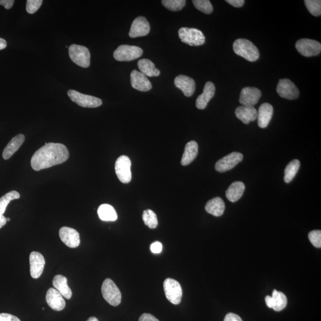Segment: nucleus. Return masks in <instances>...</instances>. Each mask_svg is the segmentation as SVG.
Segmentation results:
<instances>
[{
	"label": "nucleus",
	"mask_w": 321,
	"mask_h": 321,
	"mask_svg": "<svg viewBox=\"0 0 321 321\" xmlns=\"http://www.w3.org/2000/svg\"><path fill=\"white\" fill-rule=\"evenodd\" d=\"M69 158V150L65 145L58 143H46L34 153L30 160L31 167L34 170L38 172L61 165Z\"/></svg>",
	"instance_id": "1"
},
{
	"label": "nucleus",
	"mask_w": 321,
	"mask_h": 321,
	"mask_svg": "<svg viewBox=\"0 0 321 321\" xmlns=\"http://www.w3.org/2000/svg\"><path fill=\"white\" fill-rule=\"evenodd\" d=\"M233 50L237 55L251 62L259 59L260 53L257 47L252 42L246 39H238L233 45Z\"/></svg>",
	"instance_id": "2"
},
{
	"label": "nucleus",
	"mask_w": 321,
	"mask_h": 321,
	"mask_svg": "<svg viewBox=\"0 0 321 321\" xmlns=\"http://www.w3.org/2000/svg\"><path fill=\"white\" fill-rule=\"evenodd\" d=\"M69 56L73 62L83 68H88L90 63V54L88 48L72 44L69 48Z\"/></svg>",
	"instance_id": "3"
},
{
	"label": "nucleus",
	"mask_w": 321,
	"mask_h": 321,
	"mask_svg": "<svg viewBox=\"0 0 321 321\" xmlns=\"http://www.w3.org/2000/svg\"><path fill=\"white\" fill-rule=\"evenodd\" d=\"M101 292L103 298L110 305L117 306L120 304L121 293L114 282L110 278H107L103 282Z\"/></svg>",
	"instance_id": "4"
},
{
	"label": "nucleus",
	"mask_w": 321,
	"mask_h": 321,
	"mask_svg": "<svg viewBox=\"0 0 321 321\" xmlns=\"http://www.w3.org/2000/svg\"><path fill=\"white\" fill-rule=\"evenodd\" d=\"M181 42L190 46H200L205 43V37L202 31L196 28L181 27L179 30Z\"/></svg>",
	"instance_id": "5"
},
{
	"label": "nucleus",
	"mask_w": 321,
	"mask_h": 321,
	"mask_svg": "<svg viewBox=\"0 0 321 321\" xmlns=\"http://www.w3.org/2000/svg\"><path fill=\"white\" fill-rule=\"evenodd\" d=\"M142 54L143 50L140 47L121 45L115 50L113 56L118 61H131L140 58Z\"/></svg>",
	"instance_id": "6"
},
{
	"label": "nucleus",
	"mask_w": 321,
	"mask_h": 321,
	"mask_svg": "<svg viewBox=\"0 0 321 321\" xmlns=\"http://www.w3.org/2000/svg\"><path fill=\"white\" fill-rule=\"evenodd\" d=\"M164 290L168 301L174 305L180 303L182 298V288L179 282L172 278H167L164 282Z\"/></svg>",
	"instance_id": "7"
},
{
	"label": "nucleus",
	"mask_w": 321,
	"mask_h": 321,
	"mask_svg": "<svg viewBox=\"0 0 321 321\" xmlns=\"http://www.w3.org/2000/svg\"><path fill=\"white\" fill-rule=\"evenodd\" d=\"M68 95L73 102L84 108H97L101 106L103 104L102 100L99 98L85 95L75 90H68Z\"/></svg>",
	"instance_id": "8"
},
{
	"label": "nucleus",
	"mask_w": 321,
	"mask_h": 321,
	"mask_svg": "<svg viewBox=\"0 0 321 321\" xmlns=\"http://www.w3.org/2000/svg\"><path fill=\"white\" fill-rule=\"evenodd\" d=\"M131 160L127 156L121 155L115 164V172L118 179L123 183H129L132 180Z\"/></svg>",
	"instance_id": "9"
},
{
	"label": "nucleus",
	"mask_w": 321,
	"mask_h": 321,
	"mask_svg": "<svg viewBox=\"0 0 321 321\" xmlns=\"http://www.w3.org/2000/svg\"><path fill=\"white\" fill-rule=\"evenodd\" d=\"M296 48L300 54L306 57L316 56L321 51V44L319 42L309 39L298 41Z\"/></svg>",
	"instance_id": "10"
},
{
	"label": "nucleus",
	"mask_w": 321,
	"mask_h": 321,
	"mask_svg": "<svg viewBox=\"0 0 321 321\" xmlns=\"http://www.w3.org/2000/svg\"><path fill=\"white\" fill-rule=\"evenodd\" d=\"M243 158L242 153L234 152L223 157L216 163L215 169L219 173H224L232 170Z\"/></svg>",
	"instance_id": "11"
},
{
	"label": "nucleus",
	"mask_w": 321,
	"mask_h": 321,
	"mask_svg": "<svg viewBox=\"0 0 321 321\" xmlns=\"http://www.w3.org/2000/svg\"><path fill=\"white\" fill-rule=\"evenodd\" d=\"M277 92L281 97L290 100L297 99L299 96V90L297 86L292 80L288 79L279 80Z\"/></svg>",
	"instance_id": "12"
},
{
	"label": "nucleus",
	"mask_w": 321,
	"mask_h": 321,
	"mask_svg": "<svg viewBox=\"0 0 321 321\" xmlns=\"http://www.w3.org/2000/svg\"><path fill=\"white\" fill-rule=\"evenodd\" d=\"M262 96L260 89L253 87H246L241 91L239 102L243 106L253 107Z\"/></svg>",
	"instance_id": "13"
},
{
	"label": "nucleus",
	"mask_w": 321,
	"mask_h": 321,
	"mask_svg": "<svg viewBox=\"0 0 321 321\" xmlns=\"http://www.w3.org/2000/svg\"><path fill=\"white\" fill-rule=\"evenodd\" d=\"M150 24L145 17L139 16L132 24L129 37L132 38L145 37L150 32Z\"/></svg>",
	"instance_id": "14"
},
{
	"label": "nucleus",
	"mask_w": 321,
	"mask_h": 321,
	"mask_svg": "<svg viewBox=\"0 0 321 321\" xmlns=\"http://www.w3.org/2000/svg\"><path fill=\"white\" fill-rule=\"evenodd\" d=\"M59 236L62 242L71 248H76L80 245L79 233L74 229L62 227L59 231Z\"/></svg>",
	"instance_id": "15"
},
{
	"label": "nucleus",
	"mask_w": 321,
	"mask_h": 321,
	"mask_svg": "<svg viewBox=\"0 0 321 321\" xmlns=\"http://www.w3.org/2000/svg\"><path fill=\"white\" fill-rule=\"evenodd\" d=\"M30 272L33 278H40L43 273L45 260L43 254L38 252H33L30 254Z\"/></svg>",
	"instance_id": "16"
},
{
	"label": "nucleus",
	"mask_w": 321,
	"mask_h": 321,
	"mask_svg": "<svg viewBox=\"0 0 321 321\" xmlns=\"http://www.w3.org/2000/svg\"><path fill=\"white\" fill-rule=\"evenodd\" d=\"M131 85L135 89L141 92H147L152 89V84L144 74L136 70L131 74Z\"/></svg>",
	"instance_id": "17"
},
{
	"label": "nucleus",
	"mask_w": 321,
	"mask_h": 321,
	"mask_svg": "<svg viewBox=\"0 0 321 321\" xmlns=\"http://www.w3.org/2000/svg\"><path fill=\"white\" fill-rule=\"evenodd\" d=\"M174 85L187 97L192 96L196 88L195 80L189 76L183 75L176 77L174 79Z\"/></svg>",
	"instance_id": "18"
},
{
	"label": "nucleus",
	"mask_w": 321,
	"mask_h": 321,
	"mask_svg": "<svg viewBox=\"0 0 321 321\" xmlns=\"http://www.w3.org/2000/svg\"><path fill=\"white\" fill-rule=\"evenodd\" d=\"M47 304L52 309L56 311H61L66 306V302L63 296L56 289L50 288L48 290L46 295Z\"/></svg>",
	"instance_id": "19"
},
{
	"label": "nucleus",
	"mask_w": 321,
	"mask_h": 321,
	"mask_svg": "<svg viewBox=\"0 0 321 321\" xmlns=\"http://www.w3.org/2000/svg\"><path fill=\"white\" fill-rule=\"evenodd\" d=\"M215 86L211 82L206 83L203 93L198 97L196 101V106L198 109L204 110L207 107L209 101L215 95Z\"/></svg>",
	"instance_id": "20"
},
{
	"label": "nucleus",
	"mask_w": 321,
	"mask_h": 321,
	"mask_svg": "<svg viewBox=\"0 0 321 321\" xmlns=\"http://www.w3.org/2000/svg\"><path fill=\"white\" fill-rule=\"evenodd\" d=\"M273 107L270 104L261 105L258 112V124L261 128H265L269 124L273 114Z\"/></svg>",
	"instance_id": "21"
},
{
	"label": "nucleus",
	"mask_w": 321,
	"mask_h": 321,
	"mask_svg": "<svg viewBox=\"0 0 321 321\" xmlns=\"http://www.w3.org/2000/svg\"><path fill=\"white\" fill-rule=\"evenodd\" d=\"M235 114L237 118L246 124L255 120L258 117L257 110L254 107H238L236 110Z\"/></svg>",
	"instance_id": "22"
},
{
	"label": "nucleus",
	"mask_w": 321,
	"mask_h": 321,
	"mask_svg": "<svg viewBox=\"0 0 321 321\" xmlns=\"http://www.w3.org/2000/svg\"><path fill=\"white\" fill-rule=\"evenodd\" d=\"M52 284L54 288L67 299H71L72 296V292L68 284V279L62 275H57L52 280Z\"/></svg>",
	"instance_id": "23"
},
{
	"label": "nucleus",
	"mask_w": 321,
	"mask_h": 321,
	"mask_svg": "<svg viewBox=\"0 0 321 321\" xmlns=\"http://www.w3.org/2000/svg\"><path fill=\"white\" fill-rule=\"evenodd\" d=\"M205 210L215 217H220L225 211L224 202L221 198H213L206 204Z\"/></svg>",
	"instance_id": "24"
},
{
	"label": "nucleus",
	"mask_w": 321,
	"mask_h": 321,
	"mask_svg": "<svg viewBox=\"0 0 321 321\" xmlns=\"http://www.w3.org/2000/svg\"><path fill=\"white\" fill-rule=\"evenodd\" d=\"M24 140H25V137L22 134H19L14 137L4 149L3 152V158L7 160L11 158L14 153L17 152L23 144Z\"/></svg>",
	"instance_id": "25"
},
{
	"label": "nucleus",
	"mask_w": 321,
	"mask_h": 321,
	"mask_svg": "<svg viewBox=\"0 0 321 321\" xmlns=\"http://www.w3.org/2000/svg\"><path fill=\"white\" fill-rule=\"evenodd\" d=\"M198 153V145L194 141L188 142L185 146L184 152L181 160V165L186 166L190 165L197 158Z\"/></svg>",
	"instance_id": "26"
},
{
	"label": "nucleus",
	"mask_w": 321,
	"mask_h": 321,
	"mask_svg": "<svg viewBox=\"0 0 321 321\" xmlns=\"http://www.w3.org/2000/svg\"><path fill=\"white\" fill-rule=\"evenodd\" d=\"M245 189V184L242 181H235L230 185L227 190L226 197L229 201L236 202L243 196Z\"/></svg>",
	"instance_id": "27"
},
{
	"label": "nucleus",
	"mask_w": 321,
	"mask_h": 321,
	"mask_svg": "<svg viewBox=\"0 0 321 321\" xmlns=\"http://www.w3.org/2000/svg\"><path fill=\"white\" fill-rule=\"evenodd\" d=\"M139 69L143 74L148 77L159 76L160 72L155 68L154 63L148 59H142L138 62Z\"/></svg>",
	"instance_id": "28"
},
{
	"label": "nucleus",
	"mask_w": 321,
	"mask_h": 321,
	"mask_svg": "<svg viewBox=\"0 0 321 321\" xmlns=\"http://www.w3.org/2000/svg\"><path fill=\"white\" fill-rule=\"evenodd\" d=\"M98 214L100 218L104 221H115L117 219V214L112 206L103 204L98 209Z\"/></svg>",
	"instance_id": "29"
},
{
	"label": "nucleus",
	"mask_w": 321,
	"mask_h": 321,
	"mask_svg": "<svg viewBox=\"0 0 321 321\" xmlns=\"http://www.w3.org/2000/svg\"><path fill=\"white\" fill-rule=\"evenodd\" d=\"M301 163L298 159H293L288 163L284 170V181L286 183L291 182L298 172Z\"/></svg>",
	"instance_id": "30"
},
{
	"label": "nucleus",
	"mask_w": 321,
	"mask_h": 321,
	"mask_svg": "<svg viewBox=\"0 0 321 321\" xmlns=\"http://www.w3.org/2000/svg\"><path fill=\"white\" fill-rule=\"evenodd\" d=\"M273 300V309L275 311H281L287 304V299L283 293L274 290L271 296Z\"/></svg>",
	"instance_id": "31"
},
{
	"label": "nucleus",
	"mask_w": 321,
	"mask_h": 321,
	"mask_svg": "<svg viewBox=\"0 0 321 321\" xmlns=\"http://www.w3.org/2000/svg\"><path fill=\"white\" fill-rule=\"evenodd\" d=\"M20 194L17 191L12 190L7 193L0 198V214H4L6 209L10 202L13 200H18Z\"/></svg>",
	"instance_id": "32"
},
{
	"label": "nucleus",
	"mask_w": 321,
	"mask_h": 321,
	"mask_svg": "<svg viewBox=\"0 0 321 321\" xmlns=\"http://www.w3.org/2000/svg\"><path fill=\"white\" fill-rule=\"evenodd\" d=\"M143 220L145 224L149 227L150 229H155L158 226V219L155 213L151 209H147L143 213Z\"/></svg>",
	"instance_id": "33"
},
{
	"label": "nucleus",
	"mask_w": 321,
	"mask_h": 321,
	"mask_svg": "<svg viewBox=\"0 0 321 321\" xmlns=\"http://www.w3.org/2000/svg\"><path fill=\"white\" fill-rule=\"evenodd\" d=\"M162 2L166 9L172 12L180 11L186 3L185 0H163Z\"/></svg>",
	"instance_id": "34"
},
{
	"label": "nucleus",
	"mask_w": 321,
	"mask_h": 321,
	"mask_svg": "<svg viewBox=\"0 0 321 321\" xmlns=\"http://www.w3.org/2000/svg\"><path fill=\"white\" fill-rule=\"evenodd\" d=\"M305 4L308 11L311 13L313 16H320L321 2L320 0H305Z\"/></svg>",
	"instance_id": "35"
},
{
	"label": "nucleus",
	"mask_w": 321,
	"mask_h": 321,
	"mask_svg": "<svg viewBox=\"0 0 321 321\" xmlns=\"http://www.w3.org/2000/svg\"><path fill=\"white\" fill-rule=\"evenodd\" d=\"M192 3L196 9L207 15L211 14L213 11L212 5L208 0H194Z\"/></svg>",
	"instance_id": "36"
},
{
	"label": "nucleus",
	"mask_w": 321,
	"mask_h": 321,
	"mask_svg": "<svg viewBox=\"0 0 321 321\" xmlns=\"http://www.w3.org/2000/svg\"><path fill=\"white\" fill-rule=\"evenodd\" d=\"M310 242L312 245L317 247L320 248L321 247V231L320 230H313L310 232L308 235Z\"/></svg>",
	"instance_id": "37"
},
{
	"label": "nucleus",
	"mask_w": 321,
	"mask_h": 321,
	"mask_svg": "<svg viewBox=\"0 0 321 321\" xmlns=\"http://www.w3.org/2000/svg\"><path fill=\"white\" fill-rule=\"evenodd\" d=\"M43 3V0H27L26 8L27 12L29 14L37 12Z\"/></svg>",
	"instance_id": "38"
},
{
	"label": "nucleus",
	"mask_w": 321,
	"mask_h": 321,
	"mask_svg": "<svg viewBox=\"0 0 321 321\" xmlns=\"http://www.w3.org/2000/svg\"><path fill=\"white\" fill-rule=\"evenodd\" d=\"M0 321H21L18 317L11 315V314L0 313Z\"/></svg>",
	"instance_id": "39"
},
{
	"label": "nucleus",
	"mask_w": 321,
	"mask_h": 321,
	"mask_svg": "<svg viewBox=\"0 0 321 321\" xmlns=\"http://www.w3.org/2000/svg\"><path fill=\"white\" fill-rule=\"evenodd\" d=\"M151 252L153 253L158 254L162 252L163 250L162 244L159 242H153L150 247Z\"/></svg>",
	"instance_id": "40"
},
{
	"label": "nucleus",
	"mask_w": 321,
	"mask_h": 321,
	"mask_svg": "<svg viewBox=\"0 0 321 321\" xmlns=\"http://www.w3.org/2000/svg\"><path fill=\"white\" fill-rule=\"evenodd\" d=\"M224 321H243V320L237 314L229 313L227 314Z\"/></svg>",
	"instance_id": "41"
},
{
	"label": "nucleus",
	"mask_w": 321,
	"mask_h": 321,
	"mask_svg": "<svg viewBox=\"0 0 321 321\" xmlns=\"http://www.w3.org/2000/svg\"><path fill=\"white\" fill-rule=\"evenodd\" d=\"M139 321H159L158 319L156 318L155 316H153L151 314L144 313L139 317Z\"/></svg>",
	"instance_id": "42"
},
{
	"label": "nucleus",
	"mask_w": 321,
	"mask_h": 321,
	"mask_svg": "<svg viewBox=\"0 0 321 321\" xmlns=\"http://www.w3.org/2000/svg\"><path fill=\"white\" fill-rule=\"evenodd\" d=\"M226 2L235 8H241L245 4L244 0H227Z\"/></svg>",
	"instance_id": "43"
},
{
	"label": "nucleus",
	"mask_w": 321,
	"mask_h": 321,
	"mask_svg": "<svg viewBox=\"0 0 321 321\" xmlns=\"http://www.w3.org/2000/svg\"><path fill=\"white\" fill-rule=\"evenodd\" d=\"M14 3H15L14 0H0V5L4 6L7 10L11 9Z\"/></svg>",
	"instance_id": "44"
},
{
	"label": "nucleus",
	"mask_w": 321,
	"mask_h": 321,
	"mask_svg": "<svg viewBox=\"0 0 321 321\" xmlns=\"http://www.w3.org/2000/svg\"><path fill=\"white\" fill-rule=\"evenodd\" d=\"M265 302H266V304L268 308H273V298H272L271 296H266V298H265Z\"/></svg>",
	"instance_id": "45"
},
{
	"label": "nucleus",
	"mask_w": 321,
	"mask_h": 321,
	"mask_svg": "<svg viewBox=\"0 0 321 321\" xmlns=\"http://www.w3.org/2000/svg\"><path fill=\"white\" fill-rule=\"evenodd\" d=\"M7 223V218L4 215L0 214V229L5 226Z\"/></svg>",
	"instance_id": "46"
},
{
	"label": "nucleus",
	"mask_w": 321,
	"mask_h": 321,
	"mask_svg": "<svg viewBox=\"0 0 321 321\" xmlns=\"http://www.w3.org/2000/svg\"><path fill=\"white\" fill-rule=\"evenodd\" d=\"M7 47V42L3 38H0V50Z\"/></svg>",
	"instance_id": "47"
},
{
	"label": "nucleus",
	"mask_w": 321,
	"mask_h": 321,
	"mask_svg": "<svg viewBox=\"0 0 321 321\" xmlns=\"http://www.w3.org/2000/svg\"><path fill=\"white\" fill-rule=\"evenodd\" d=\"M87 321H99L95 317H90Z\"/></svg>",
	"instance_id": "48"
},
{
	"label": "nucleus",
	"mask_w": 321,
	"mask_h": 321,
	"mask_svg": "<svg viewBox=\"0 0 321 321\" xmlns=\"http://www.w3.org/2000/svg\"><path fill=\"white\" fill-rule=\"evenodd\" d=\"M10 221V218H7V221Z\"/></svg>",
	"instance_id": "49"
}]
</instances>
